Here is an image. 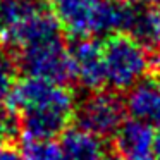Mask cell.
Here are the masks:
<instances>
[{"instance_id":"obj_12","label":"cell","mask_w":160,"mask_h":160,"mask_svg":"<svg viewBox=\"0 0 160 160\" xmlns=\"http://www.w3.org/2000/svg\"><path fill=\"white\" fill-rule=\"evenodd\" d=\"M19 152L24 160H60V146L53 138L22 134Z\"/></svg>"},{"instance_id":"obj_9","label":"cell","mask_w":160,"mask_h":160,"mask_svg":"<svg viewBox=\"0 0 160 160\" xmlns=\"http://www.w3.org/2000/svg\"><path fill=\"white\" fill-rule=\"evenodd\" d=\"M153 128L138 121H126L115 134V146L122 160H153Z\"/></svg>"},{"instance_id":"obj_17","label":"cell","mask_w":160,"mask_h":160,"mask_svg":"<svg viewBox=\"0 0 160 160\" xmlns=\"http://www.w3.org/2000/svg\"><path fill=\"white\" fill-rule=\"evenodd\" d=\"M2 150H4V136L0 134V153H2Z\"/></svg>"},{"instance_id":"obj_2","label":"cell","mask_w":160,"mask_h":160,"mask_svg":"<svg viewBox=\"0 0 160 160\" xmlns=\"http://www.w3.org/2000/svg\"><path fill=\"white\" fill-rule=\"evenodd\" d=\"M50 11L67 35L88 40L98 35L122 33L131 4L121 0H50Z\"/></svg>"},{"instance_id":"obj_3","label":"cell","mask_w":160,"mask_h":160,"mask_svg":"<svg viewBox=\"0 0 160 160\" xmlns=\"http://www.w3.org/2000/svg\"><path fill=\"white\" fill-rule=\"evenodd\" d=\"M59 31L52 11L35 0H5L0 9V43L18 52L57 38Z\"/></svg>"},{"instance_id":"obj_15","label":"cell","mask_w":160,"mask_h":160,"mask_svg":"<svg viewBox=\"0 0 160 160\" xmlns=\"http://www.w3.org/2000/svg\"><path fill=\"white\" fill-rule=\"evenodd\" d=\"M0 160H24V157H22L21 152H18V150L4 148L2 153H0Z\"/></svg>"},{"instance_id":"obj_20","label":"cell","mask_w":160,"mask_h":160,"mask_svg":"<svg viewBox=\"0 0 160 160\" xmlns=\"http://www.w3.org/2000/svg\"><path fill=\"white\" fill-rule=\"evenodd\" d=\"M4 2H5V0H0V9H2V5H4Z\"/></svg>"},{"instance_id":"obj_16","label":"cell","mask_w":160,"mask_h":160,"mask_svg":"<svg viewBox=\"0 0 160 160\" xmlns=\"http://www.w3.org/2000/svg\"><path fill=\"white\" fill-rule=\"evenodd\" d=\"M153 160H160V128L155 132V141H153Z\"/></svg>"},{"instance_id":"obj_10","label":"cell","mask_w":160,"mask_h":160,"mask_svg":"<svg viewBox=\"0 0 160 160\" xmlns=\"http://www.w3.org/2000/svg\"><path fill=\"white\" fill-rule=\"evenodd\" d=\"M60 146V160H105L103 139L91 132L74 128L64 132Z\"/></svg>"},{"instance_id":"obj_18","label":"cell","mask_w":160,"mask_h":160,"mask_svg":"<svg viewBox=\"0 0 160 160\" xmlns=\"http://www.w3.org/2000/svg\"><path fill=\"white\" fill-rule=\"evenodd\" d=\"M153 4H155V7H158L160 9V0H152Z\"/></svg>"},{"instance_id":"obj_22","label":"cell","mask_w":160,"mask_h":160,"mask_svg":"<svg viewBox=\"0 0 160 160\" xmlns=\"http://www.w3.org/2000/svg\"><path fill=\"white\" fill-rule=\"evenodd\" d=\"M107 160H122V158H107Z\"/></svg>"},{"instance_id":"obj_6","label":"cell","mask_w":160,"mask_h":160,"mask_svg":"<svg viewBox=\"0 0 160 160\" xmlns=\"http://www.w3.org/2000/svg\"><path fill=\"white\" fill-rule=\"evenodd\" d=\"M74 114L78 119V128L100 139L115 136L126 122L124 103L114 93L105 91H95L86 97Z\"/></svg>"},{"instance_id":"obj_21","label":"cell","mask_w":160,"mask_h":160,"mask_svg":"<svg viewBox=\"0 0 160 160\" xmlns=\"http://www.w3.org/2000/svg\"><path fill=\"white\" fill-rule=\"evenodd\" d=\"M158 60H160V45H158Z\"/></svg>"},{"instance_id":"obj_13","label":"cell","mask_w":160,"mask_h":160,"mask_svg":"<svg viewBox=\"0 0 160 160\" xmlns=\"http://www.w3.org/2000/svg\"><path fill=\"white\" fill-rule=\"evenodd\" d=\"M16 86V67L7 53L0 52V102H5Z\"/></svg>"},{"instance_id":"obj_11","label":"cell","mask_w":160,"mask_h":160,"mask_svg":"<svg viewBox=\"0 0 160 160\" xmlns=\"http://www.w3.org/2000/svg\"><path fill=\"white\" fill-rule=\"evenodd\" d=\"M124 35L138 40L143 45H160V9L131 4V12Z\"/></svg>"},{"instance_id":"obj_7","label":"cell","mask_w":160,"mask_h":160,"mask_svg":"<svg viewBox=\"0 0 160 160\" xmlns=\"http://www.w3.org/2000/svg\"><path fill=\"white\" fill-rule=\"evenodd\" d=\"M71 52L72 79H76L83 88L91 91L100 90L105 84L103 71V48L95 38L76 40Z\"/></svg>"},{"instance_id":"obj_5","label":"cell","mask_w":160,"mask_h":160,"mask_svg":"<svg viewBox=\"0 0 160 160\" xmlns=\"http://www.w3.org/2000/svg\"><path fill=\"white\" fill-rule=\"evenodd\" d=\"M19 66L28 78L45 79L57 84L72 79L71 52L60 36L21 50Z\"/></svg>"},{"instance_id":"obj_19","label":"cell","mask_w":160,"mask_h":160,"mask_svg":"<svg viewBox=\"0 0 160 160\" xmlns=\"http://www.w3.org/2000/svg\"><path fill=\"white\" fill-rule=\"evenodd\" d=\"M121 2H129V4H136L138 0H121Z\"/></svg>"},{"instance_id":"obj_1","label":"cell","mask_w":160,"mask_h":160,"mask_svg":"<svg viewBox=\"0 0 160 160\" xmlns=\"http://www.w3.org/2000/svg\"><path fill=\"white\" fill-rule=\"evenodd\" d=\"M5 102L9 112L21 117L22 134L38 138L62 134L76 112L74 93L69 88L36 78L18 83Z\"/></svg>"},{"instance_id":"obj_14","label":"cell","mask_w":160,"mask_h":160,"mask_svg":"<svg viewBox=\"0 0 160 160\" xmlns=\"http://www.w3.org/2000/svg\"><path fill=\"white\" fill-rule=\"evenodd\" d=\"M14 129V124H12V117L11 115H2L0 114V134L5 136L9 134V131Z\"/></svg>"},{"instance_id":"obj_4","label":"cell","mask_w":160,"mask_h":160,"mask_svg":"<svg viewBox=\"0 0 160 160\" xmlns=\"http://www.w3.org/2000/svg\"><path fill=\"white\" fill-rule=\"evenodd\" d=\"M105 84L114 91H129L145 81L152 69V57L143 43L124 33L110 35L103 43Z\"/></svg>"},{"instance_id":"obj_8","label":"cell","mask_w":160,"mask_h":160,"mask_svg":"<svg viewBox=\"0 0 160 160\" xmlns=\"http://www.w3.org/2000/svg\"><path fill=\"white\" fill-rule=\"evenodd\" d=\"M124 107L132 121L160 128V81L145 79L138 83L128 91Z\"/></svg>"}]
</instances>
